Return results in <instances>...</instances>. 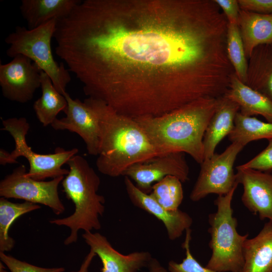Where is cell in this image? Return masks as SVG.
<instances>
[{
  "instance_id": "cell-7",
  "label": "cell",
  "mask_w": 272,
  "mask_h": 272,
  "mask_svg": "<svg viewBox=\"0 0 272 272\" xmlns=\"http://www.w3.org/2000/svg\"><path fill=\"white\" fill-rule=\"evenodd\" d=\"M2 130L9 132L15 142V149L10 153L13 160L17 161L19 157H25L29 164L28 177L37 180H44L46 178H54L66 175L69 170L62 168L63 164L79 152L77 148L65 150L58 147L54 153L41 154L34 152L26 140L30 125L25 117H13L2 120Z\"/></svg>"
},
{
  "instance_id": "cell-34",
  "label": "cell",
  "mask_w": 272,
  "mask_h": 272,
  "mask_svg": "<svg viewBox=\"0 0 272 272\" xmlns=\"http://www.w3.org/2000/svg\"><path fill=\"white\" fill-rule=\"evenodd\" d=\"M18 163V161H15L11 157L10 153L1 148L0 149V164L5 165L8 164Z\"/></svg>"
},
{
  "instance_id": "cell-35",
  "label": "cell",
  "mask_w": 272,
  "mask_h": 272,
  "mask_svg": "<svg viewBox=\"0 0 272 272\" xmlns=\"http://www.w3.org/2000/svg\"><path fill=\"white\" fill-rule=\"evenodd\" d=\"M0 272H8L6 270V268L2 262H0Z\"/></svg>"
},
{
  "instance_id": "cell-1",
  "label": "cell",
  "mask_w": 272,
  "mask_h": 272,
  "mask_svg": "<svg viewBox=\"0 0 272 272\" xmlns=\"http://www.w3.org/2000/svg\"><path fill=\"white\" fill-rule=\"evenodd\" d=\"M213 2L84 0L58 20L55 53L88 97L133 118L216 98L227 26Z\"/></svg>"
},
{
  "instance_id": "cell-25",
  "label": "cell",
  "mask_w": 272,
  "mask_h": 272,
  "mask_svg": "<svg viewBox=\"0 0 272 272\" xmlns=\"http://www.w3.org/2000/svg\"><path fill=\"white\" fill-rule=\"evenodd\" d=\"M226 45L228 58L235 71L237 77L245 84L247 65L238 24L228 23Z\"/></svg>"
},
{
  "instance_id": "cell-30",
  "label": "cell",
  "mask_w": 272,
  "mask_h": 272,
  "mask_svg": "<svg viewBox=\"0 0 272 272\" xmlns=\"http://www.w3.org/2000/svg\"><path fill=\"white\" fill-rule=\"evenodd\" d=\"M242 10L259 14H272V0H239Z\"/></svg>"
},
{
  "instance_id": "cell-10",
  "label": "cell",
  "mask_w": 272,
  "mask_h": 272,
  "mask_svg": "<svg viewBox=\"0 0 272 272\" xmlns=\"http://www.w3.org/2000/svg\"><path fill=\"white\" fill-rule=\"evenodd\" d=\"M41 69L27 56L19 54L0 64V86L3 96L12 101L25 103L41 87Z\"/></svg>"
},
{
  "instance_id": "cell-8",
  "label": "cell",
  "mask_w": 272,
  "mask_h": 272,
  "mask_svg": "<svg viewBox=\"0 0 272 272\" xmlns=\"http://www.w3.org/2000/svg\"><path fill=\"white\" fill-rule=\"evenodd\" d=\"M26 168L20 165L0 182V196L6 198L20 199L48 207L59 215L65 207L58 194V186L64 176L49 181L37 180L26 175Z\"/></svg>"
},
{
  "instance_id": "cell-31",
  "label": "cell",
  "mask_w": 272,
  "mask_h": 272,
  "mask_svg": "<svg viewBox=\"0 0 272 272\" xmlns=\"http://www.w3.org/2000/svg\"><path fill=\"white\" fill-rule=\"evenodd\" d=\"M216 4L223 11L228 23L238 24L239 5L236 0H215Z\"/></svg>"
},
{
  "instance_id": "cell-19",
  "label": "cell",
  "mask_w": 272,
  "mask_h": 272,
  "mask_svg": "<svg viewBox=\"0 0 272 272\" xmlns=\"http://www.w3.org/2000/svg\"><path fill=\"white\" fill-rule=\"evenodd\" d=\"M80 0H22L21 14L27 22L28 29L36 28L54 19L69 15Z\"/></svg>"
},
{
  "instance_id": "cell-22",
  "label": "cell",
  "mask_w": 272,
  "mask_h": 272,
  "mask_svg": "<svg viewBox=\"0 0 272 272\" xmlns=\"http://www.w3.org/2000/svg\"><path fill=\"white\" fill-rule=\"evenodd\" d=\"M228 138L232 143L239 144L243 147L252 141L272 139V123L265 122L238 112Z\"/></svg>"
},
{
  "instance_id": "cell-2",
  "label": "cell",
  "mask_w": 272,
  "mask_h": 272,
  "mask_svg": "<svg viewBox=\"0 0 272 272\" xmlns=\"http://www.w3.org/2000/svg\"><path fill=\"white\" fill-rule=\"evenodd\" d=\"M84 102L95 112L99 128L96 166L102 174L122 176L130 166L162 155L132 117L119 114L104 102L88 97Z\"/></svg>"
},
{
  "instance_id": "cell-9",
  "label": "cell",
  "mask_w": 272,
  "mask_h": 272,
  "mask_svg": "<svg viewBox=\"0 0 272 272\" xmlns=\"http://www.w3.org/2000/svg\"><path fill=\"white\" fill-rule=\"evenodd\" d=\"M232 143L221 154H214L200 164V171L190 194L192 201H198L210 194L223 195L238 185L233 166L236 157L243 148Z\"/></svg>"
},
{
  "instance_id": "cell-33",
  "label": "cell",
  "mask_w": 272,
  "mask_h": 272,
  "mask_svg": "<svg viewBox=\"0 0 272 272\" xmlns=\"http://www.w3.org/2000/svg\"><path fill=\"white\" fill-rule=\"evenodd\" d=\"M148 268V271L146 272H168V270L157 259L154 258L151 260Z\"/></svg>"
},
{
  "instance_id": "cell-26",
  "label": "cell",
  "mask_w": 272,
  "mask_h": 272,
  "mask_svg": "<svg viewBox=\"0 0 272 272\" xmlns=\"http://www.w3.org/2000/svg\"><path fill=\"white\" fill-rule=\"evenodd\" d=\"M263 46L258 58L253 89L272 100V44Z\"/></svg>"
},
{
  "instance_id": "cell-21",
  "label": "cell",
  "mask_w": 272,
  "mask_h": 272,
  "mask_svg": "<svg viewBox=\"0 0 272 272\" xmlns=\"http://www.w3.org/2000/svg\"><path fill=\"white\" fill-rule=\"evenodd\" d=\"M42 94L33 104V109L38 120L44 126L51 125L61 111L64 112L67 103L65 97L59 93L53 86L49 76L41 72Z\"/></svg>"
},
{
  "instance_id": "cell-5",
  "label": "cell",
  "mask_w": 272,
  "mask_h": 272,
  "mask_svg": "<svg viewBox=\"0 0 272 272\" xmlns=\"http://www.w3.org/2000/svg\"><path fill=\"white\" fill-rule=\"evenodd\" d=\"M237 186L225 195H218L215 201L217 210L209 216L212 255L206 266L212 270L240 272L244 264V246L249 234L237 232L238 222L231 206Z\"/></svg>"
},
{
  "instance_id": "cell-11",
  "label": "cell",
  "mask_w": 272,
  "mask_h": 272,
  "mask_svg": "<svg viewBox=\"0 0 272 272\" xmlns=\"http://www.w3.org/2000/svg\"><path fill=\"white\" fill-rule=\"evenodd\" d=\"M183 153L160 155L129 167L123 173L133 181L142 191L150 193L154 183L167 176L178 178L182 183L189 180V168Z\"/></svg>"
},
{
  "instance_id": "cell-3",
  "label": "cell",
  "mask_w": 272,
  "mask_h": 272,
  "mask_svg": "<svg viewBox=\"0 0 272 272\" xmlns=\"http://www.w3.org/2000/svg\"><path fill=\"white\" fill-rule=\"evenodd\" d=\"M219 98H202L161 115L134 118L161 155L179 152L204 160L205 133Z\"/></svg>"
},
{
  "instance_id": "cell-20",
  "label": "cell",
  "mask_w": 272,
  "mask_h": 272,
  "mask_svg": "<svg viewBox=\"0 0 272 272\" xmlns=\"http://www.w3.org/2000/svg\"><path fill=\"white\" fill-rule=\"evenodd\" d=\"M230 89L225 95L239 106L240 113L251 116L259 115L272 123V100L247 86L237 77L231 78Z\"/></svg>"
},
{
  "instance_id": "cell-6",
  "label": "cell",
  "mask_w": 272,
  "mask_h": 272,
  "mask_svg": "<svg viewBox=\"0 0 272 272\" xmlns=\"http://www.w3.org/2000/svg\"><path fill=\"white\" fill-rule=\"evenodd\" d=\"M57 20L52 19L31 30L18 26L5 40L9 45L6 51L9 57L22 54L29 58L49 76L56 90L64 95L71 80L70 71L63 63L59 64L54 60L51 46Z\"/></svg>"
},
{
  "instance_id": "cell-27",
  "label": "cell",
  "mask_w": 272,
  "mask_h": 272,
  "mask_svg": "<svg viewBox=\"0 0 272 272\" xmlns=\"http://www.w3.org/2000/svg\"><path fill=\"white\" fill-rule=\"evenodd\" d=\"M191 234L190 228L185 231V238L182 244V247L185 251V257L180 263L170 260L168 264V270L170 272H223L205 267L194 258L190 248Z\"/></svg>"
},
{
  "instance_id": "cell-14",
  "label": "cell",
  "mask_w": 272,
  "mask_h": 272,
  "mask_svg": "<svg viewBox=\"0 0 272 272\" xmlns=\"http://www.w3.org/2000/svg\"><path fill=\"white\" fill-rule=\"evenodd\" d=\"M82 237L96 255L100 258L101 272H138L149 265L153 258L148 251H135L122 254L115 249L107 238L101 234L84 232Z\"/></svg>"
},
{
  "instance_id": "cell-16",
  "label": "cell",
  "mask_w": 272,
  "mask_h": 272,
  "mask_svg": "<svg viewBox=\"0 0 272 272\" xmlns=\"http://www.w3.org/2000/svg\"><path fill=\"white\" fill-rule=\"evenodd\" d=\"M239 109L238 104L225 95L219 98L217 108L208 123L203 140L204 159L211 158L219 143L230 134Z\"/></svg>"
},
{
  "instance_id": "cell-17",
  "label": "cell",
  "mask_w": 272,
  "mask_h": 272,
  "mask_svg": "<svg viewBox=\"0 0 272 272\" xmlns=\"http://www.w3.org/2000/svg\"><path fill=\"white\" fill-rule=\"evenodd\" d=\"M238 24L246 56L258 46L272 44V14L240 10Z\"/></svg>"
},
{
  "instance_id": "cell-18",
  "label": "cell",
  "mask_w": 272,
  "mask_h": 272,
  "mask_svg": "<svg viewBox=\"0 0 272 272\" xmlns=\"http://www.w3.org/2000/svg\"><path fill=\"white\" fill-rule=\"evenodd\" d=\"M240 272H272V221H268L255 237L248 238Z\"/></svg>"
},
{
  "instance_id": "cell-23",
  "label": "cell",
  "mask_w": 272,
  "mask_h": 272,
  "mask_svg": "<svg viewBox=\"0 0 272 272\" xmlns=\"http://www.w3.org/2000/svg\"><path fill=\"white\" fill-rule=\"evenodd\" d=\"M40 208L39 205L28 201L15 203L5 197L0 198V252L10 251L15 246V240L9 235L13 222L20 216Z\"/></svg>"
},
{
  "instance_id": "cell-4",
  "label": "cell",
  "mask_w": 272,
  "mask_h": 272,
  "mask_svg": "<svg viewBox=\"0 0 272 272\" xmlns=\"http://www.w3.org/2000/svg\"><path fill=\"white\" fill-rule=\"evenodd\" d=\"M66 164L69 172L61 185L66 197L74 205V212L67 217L49 222L70 229V234L64 241V244L69 245L77 241L80 230L88 232L101 229L99 218L104 214L105 200L97 193L100 177L85 158L76 155Z\"/></svg>"
},
{
  "instance_id": "cell-15",
  "label": "cell",
  "mask_w": 272,
  "mask_h": 272,
  "mask_svg": "<svg viewBox=\"0 0 272 272\" xmlns=\"http://www.w3.org/2000/svg\"><path fill=\"white\" fill-rule=\"evenodd\" d=\"M127 195L134 206L145 211L161 221L165 227L168 238L175 240L189 229L193 220L189 214L179 209L169 211L150 195L141 190L128 177L124 176Z\"/></svg>"
},
{
  "instance_id": "cell-12",
  "label": "cell",
  "mask_w": 272,
  "mask_h": 272,
  "mask_svg": "<svg viewBox=\"0 0 272 272\" xmlns=\"http://www.w3.org/2000/svg\"><path fill=\"white\" fill-rule=\"evenodd\" d=\"M67 106L65 117L56 118L51 124L55 130H68L79 134L84 141L88 154L97 156L99 145V128L97 116L84 102L74 99L66 92L63 95Z\"/></svg>"
},
{
  "instance_id": "cell-24",
  "label": "cell",
  "mask_w": 272,
  "mask_h": 272,
  "mask_svg": "<svg viewBox=\"0 0 272 272\" xmlns=\"http://www.w3.org/2000/svg\"><path fill=\"white\" fill-rule=\"evenodd\" d=\"M150 194L165 209L176 211L183 198L182 182L175 176H167L154 184Z\"/></svg>"
},
{
  "instance_id": "cell-32",
  "label": "cell",
  "mask_w": 272,
  "mask_h": 272,
  "mask_svg": "<svg viewBox=\"0 0 272 272\" xmlns=\"http://www.w3.org/2000/svg\"><path fill=\"white\" fill-rule=\"evenodd\" d=\"M96 254L91 250L84 259L80 268L77 271L71 272H88L89 268L92 260Z\"/></svg>"
},
{
  "instance_id": "cell-28",
  "label": "cell",
  "mask_w": 272,
  "mask_h": 272,
  "mask_svg": "<svg viewBox=\"0 0 272 272\" xmlns=\"http://www.w3.org/2000/svg\"><path fill=\"white\" fill-rule=\"evenodd\" d=\"M0 259L10 272H63L65 270L62 267L46 268L37 266L3 252H0Z\"/></svg>"
},
{
  "instance_id": "cell-13",
  "label": "cell",
  "mask_w": 272,
  "mask_h": 272,
  "mask_svg": "<svg viewBox=\"0 0 272 272\" xmlns=\"http://www.w3.org/2000/svg\"><path fill=\"white\" fill-rule=\"evenodd\" d=\"M236 181L241 184V200L261 220L272 221V174L252 169H237Z\"/></svg>"
},
{
  "instance_id": "cell-29",
  "label": "cell",
  "mask_w": 272,
  "mask_h": 272,
  "mask_svg": "<svg viewBox=\"0 0 272 272\" xmlns=\"http://www.w3.org/2000/svg\"><path fill=\"white\" fill-rule=\"evenodd\" d=\"M267 147L248 162L240 165L236 169H252L263 172L272 170V139L268 140Z\"/></svg>"
}]
</instances>
